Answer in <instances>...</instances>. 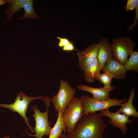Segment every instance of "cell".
<instances>
[{"mask_svg":"<svg viewBox=\"0 0 138 138\" xmlns=\"http://www.w3.org/2000/svg\"><path fill=\"white\" fill-rule=\"evenodd\" d=\"M102 116L96 112L83 114L67 138H103L107 124Z\"/></svg>","mask_w":138,"mask_h":138,"instance_id":"obj_1","label":"cell"},{"mask_svg":"<svg viewBox=\"0 0 138 138\" xmlns=\"http://www.w3.org/2000/svg\"><path fill=\"white\" fill-rule=\"evenodd\" d=\"M38 99L42 100L47 106L51 107L50 102H51V98L50 97H44L40 95L35 97H31L27 96L24 92L20 91L17 96L14 103L10 104L0 103V107L8 108L13 112L18 113L23 118L31 133H35L34 128L31 126L29 124V119L27 117L26 113L30 103L33 100Z\"/></svg>","mask_w":138,"mask_h":138,"instance_id":"obj_2","label":"cell"},{"mask_svg":"<svg viewBox=\"0 0 138 138\" xmlns=\"http://www.w3.org/2000/svg\"><path fill=\"white\" fill-rule=\"evenodd\" d=\"M83 109L80 98L74 97L62 114L67 133L72 132L83 114Z\"/></svg>","mask_w":138,"mask_h":138,"instance_id":"obj_3","label":"cell"},{"mask_svg":"<svg viewBox=\"0 0 138 138\" xmlns=\"http://www.w3.org/2000/svg\"><path fill=\"white\" fill-rule=\"evenodd\" d=\"M76 93L75 89L68 84L67 81L61 79L57 93L51 98V101L55 110L62 113L65 111Z\"/></svg>","mask_w":138,"mask_h":138,"instance_id":"obj_4","label":"cell"},{"mask_svg":"<svg viewBox=\"0 0 138 138\" xmlns=\"http://www.w3.org/2000/svg\"><path fill=\"white\" fill-rule=\"evenodd\" d=\"M80 99L83 107V114L93 113L104 110L109 109L111 107L120 106L121 103L127 101V99L126 98L122 100L116 98H110L105 101H100L95 99L93 97H90L88 95H83Z\"/></svg>","mask_w":138,"mask_h":138,"instance_id":"obj_5","label":"cell"},{"mask_svg":"<svg viewBox=\"0 0 138 138\" xmlns=\"http://www.w3.org/2000/svg\"><path fill=\"white\" fill-rule=\"evenodd\" d=\"M129 37L113 39L111 45L113 58L124 64L136 45Z\"/></svg>","mask_w":138,"mask_h":138,"instance_id":"obj_6","label":"cell"},{"mask_svg":"<svg viewBox=\"0 0 138 138\" xmlns=\"http://www.w3.org/2000/svg\"><path fill=\"white\" fill-rule=\"evenodd\" d=\"M46 110L42 112L39 110V107L37 105L33 106L31 109L34 112L32 116L34 117L35 121V126L34 130L36 134H31L27 131L26 132L30 137L34 136L37 138H42L44 135L49 136L52 128L51 126V122L48 120L49 107L47 106Z\"/></svg>","mask_w":138,"mask_h":138,"instance_id":"obj_7","label":"cell"},{"mask_svg":"<svg viewBox=\"0 0 138 138\" xmlns=\"http://www.w3.org/2000/svg\"><path fill=\"white\" fill-rule=\"evenodd\" d=\"M99 114L102 116H106L110 119L109 123L115 128H118L122 131L124 135L126 134L128 128L126 124L128 123H133L132 120L129 119V117L123 114L118 112H111L109 109L104 110L100 111Z\"/></svg>","mask_w":138,"mask_h":138,"instance_id":"obj_8","label":"cell"},{"mask_svg":"<svg viewBox=\"0 0 138 138\" xmlns=\"http://www.w3.org/2000/svg\"><path fill=\"white\" fill-rule=\"evenodd\" d=\"M98 50V43L95 42L77 53L78 57L79 66L80 69L84 71L88 64L97 57Z\"/></svg>","mask_w":138,"mask_h":138,"instance_id":"obj_9","label":"cell"},{"mask_svg":"<svg viewBox=\"0 0 138 138\" xmlns=\"http://www.w3.org/2000/svg\"><path fill=\"white\" fill-rule=\"evenodd\" d=\"M99 50L97 58L99 63L101 70H102L106 62L113 58L111 45L108 39L103 38L98 43Z\"/></svg>","mask_w":138,"mask_h":138,"instance_id":"obj_10","label":"cell"},{"mask_svg":"<svg viewBox=\"0 0 138 138\" xmlns=\"http://www.w3.org/2000/svg\"><path fill=\"white\" fill-rule=\"evenodd\" d=\"M103 72L108 71L111 73L116 80H124L126 71L124 64L114 58L108 60L102 70Z\"/></svg>","mask_w":138,"mask_h":138,"instance_id":"obj_11","label":"cell"},{"mask_svg":"<svg viewBox=\"0 0 138 138\" xmlns=\"http://www.w3.org/2000/svg\"><path fill=\"white\" fill-rule=\"evenodd\" d=\"M78 88L80 90L90 93L93 95V98L97 100L105 101L110 98L109 93L114 89L116 87L114 86L108 88L103 87L95 88L81 84L78 86Z\"/></svg>","mask_w":138,"mask_h":138,"instance_id":"obj_12","label":"cell"},{"mask_svg":"<svg viewBox=\"0 0 138 138\" xmlns=\"http://www.w3.org/2000/svg\"><path fill=\"white\" fill-rule=\"evenodd\" d=\"M135 96V89L133 88L131 91L130 95L128 100L126 102L121 103L120 108L117 111L120 113L128 116H134L135 117H138V112L134 107L133 102Z\"/></svg>","mask_w":138,"mask_h":138,"instance_id":"obj_13","label":"cell"},{"mask_svg":"<svg viewBox=\"0 0 138 138\" xmlns=\"http://www.w3.org/2000/svg\"><path fill=\"white\" fill-rule=\"evenodd\" d=\"M101 71L97 57L88 64L84 70L85 80L88 83H94L96 75Z\"/></svg>","mask_w":138,"mask_h":138,"instance_id":"obj_14","label":"cell"},{"mask_svg":"<svg viewBox=\"0 0 138 138\" xmlns=\"http://www.w3.org/2000/svg\"><path fill=\"white\" fill-rule=\"evenodd\" d=\"M58 117L56 122L51 130L48 138H59L63 132H66V126L62 117V113L58 112Z\"/></svg>","mask_w":138,"mask_h":138,"instance_id":"obj_15","label":"cell"},{"mask_svg":"<svg viewBox=\"0 0 138 138\" xmlns=\"http://www.w3.org/2000/svg\"><path fill=\"white\" fill-rule=\"evenodd\" d=\"M27 0H6L9 6L7 9L2 12L6 14L7 17L6 21H9L13 18V16L14 13H19L21 10L22 4Z\"/></svg>","mask_w":138,"mask_h":138,"instance_id":"obj_16","label":"cell"},{"mask_svg":"<svg viewBox=\"0 0 138 138\" xmlns=\"http://www.w3.org/2000/svg\"><path fill=\"white\" fill-rule=\"evenodd\" d=\"M33 1L27 0L22 5V8L25 10L24 14L22 16L17 18L18 20H23L25 19H38L39 17L37 16L33 7Z\"/></svg>","mask_w":138,"mask_h":138,"instance_id":"obj_17","label":"cell"},{"mask_svg":"<svg viewBox=\"0 0 138 138\" xmlns=\"http://www.w3.org/2000/svg\"><path fill=\"white\" fill-rule=\"evenodd\" d=\"M127 71L133 70L138 72V52L133 51L130 56L124 64Z\"/></svg>","mask_w":138,"mask_h":138,"instance_id":"obj_18","label":"cell"},{"mask_svg":"<svg viewBox=\"0 0 138 138\" xmlns=\"http://www.w3.org/2000/svg\"><path fill=\"white\" fill-rule=\"evenodd\" d=\"M114 77L113 75L111 73L106 71L103 72L102 74L100 72H98L96 75L95 79L104 85L103 87L108 88L112 86V81Z\"/></svg>","mask_w":138,"mask_h":138,"instance_id":"obj_19","label":"cell"},{"mask_svg":"<svg viewBox=\"0 0 138 138\" xmlns=\"http://www.w3.org/2000/svg\"><path fill=\"white\" fill-rule=\"evenodd\" d=\"M138 7V0H127L125 9L126 11L132 10Z\"/></svg>","mask_w":138,"mask_h":138,"instance_id":"obj_20","label":"cell"},{"mask_svg":"<svg viewBox=\"0 0 138 138\" xmlns=\"http://www.w3.org/2000/svg\"><path fill=\"white\" fill-rule=\"evenodd\" d=\"M135 16L133 22L131 25H129L126 29L127 32H130L138 24V7L135 9Z\"/></svg>","mask_w":138,"mask_h":138,"instance_id":"obj_21","label":"cell"},{"mask_svg":"<svg viewBox=\"0 0 138 138\" xmlns=\"http://www.w3.org/2000/svg\"><path fill=\"white\" fill-rule=\"evenodd\" d=\"M57 38L59 40L58 45L60 47H63L67 45L70 42L68 39L66 38H62L57 37Z\"/></svg>","mask_w":138,"mask_h":138,"instance_id":"obj_22","label":"cell"},{"mask_svg":"<svg viewBox=\"0 0 138 138\" xmlns=\"http://www.w3.org/2000/svg\"><path fill=\"white\" fill-rule=\"evenodd\" d=\"M75 49L73 44L70 42L67 45L63 47V50L65 51H72Z\"/></svg>","mask_w":138,"mask_h":138,"instance_id":"obj_23","label":"cell"},{"mask_svg":"<svg viewBox=\"0 0 138 138\" xmlns=\"http://www.w3.org/2000/svg\"><path fill=\"white\" fill-rule=\"evenodd\" d=\"M59 138H67L66 133L63 132Z\"/></svg>","mask_w":138,"mask_h":138,"instance_id":"obj_24","label":"cell"},{"mask_svg":"<svg viewBox=\"0 0 138 138\" xmlns=\"http://www.w3.org/2000/svg\"><path fill=\"white\" fill-rule=\"evenodd\" d=\"M6 3L5 0H0V6L3 5Z\"/></svg>","mask_w":138,"mask_h":138,"instance_id":"obj_25","label":"cell"},{"mask_svg":"<svg viewBox=\"0 0 138 138\" xmlns=\"http://www.w3.org/2000/svg\"><path fill=\"white\" fill-rule=\"evenodd\" d=\"M2 138H10L9 137H5Z\"/></svg>","mask_w":138,"mask_h":138,"instance_id":"obj_26","label":"cell"}]
</instances>
